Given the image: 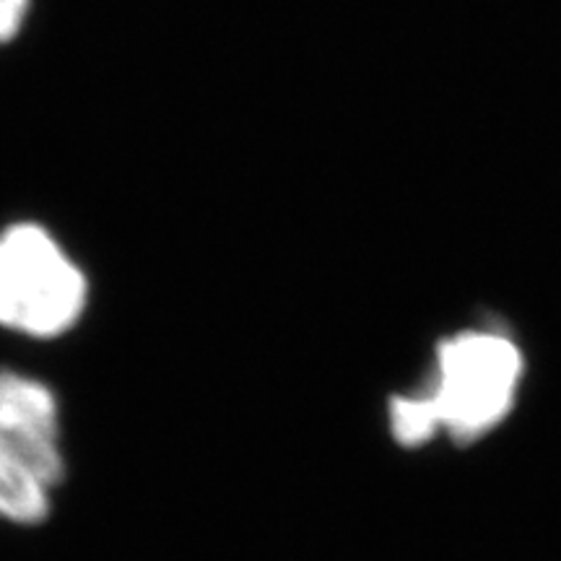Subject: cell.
Returning a JSON list of instances; mask_svg holds the SVG:
<instances>
[{
    "mask_svg": "<svg viewBox=\"0 0 561 561\" xmlns=\"http://www.w3.org/2000/svg\"><path fill=\"white\" fill-rule=\"evenodd\" d=\"M525 354L502 328H468L434 348L430 377L388 398V432L403 450L434 439L473 445L494 434L520 401Z\"/></svg>",
    "mask_w": 561,
    "mask_h": 561,
    "instance_id": "1",
    "label": "cell"
},
{
    "mask_svg": "<svg viewBox=\"0 0 561 561\" xmlns=\"http://www.w3.org/2000/svg\"><path fill=\"white\" fill-rule=\"evenodd\" d=\"M66 479L62 411L37 377L0 369V520L39 525Z\"/></svg>",
    "mask_w": 561,
    "mask_h": 561,
    "instance_id": "2",
    "label": "cell"
},
{
    "mask_svg": "<svg viewBox=\"0 0 561 561\" xmlns=\"http://www.w3.org/2000/svg\"><path fill=\"white\" fill-rule=\"evenodd\" d=\"M87 310V278L39 227L0 237V325L32 339L68 333Z\"/></svg>",
    "mask_w": 561,
    "mask_h": 561,
    "instance_id": "3",
    "label": "cell"
},
{
    "mask_svg": "<svg viewBox=\"0 0 561 561\" xmlns=\"http://www.w3.org/2000/svg\"><path fill=\"white\" fill-rule=\"evenodd\" d=\"M30 0H0V42L11 39L24 21Z\"/></svg>",
    "mask_w": 561,
    "mask_h": 561,
    "instance_id": "4",
    "label": "cell"
}]
</instances>
